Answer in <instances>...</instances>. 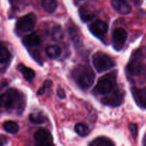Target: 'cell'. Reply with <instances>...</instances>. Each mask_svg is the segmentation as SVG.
Masks as SVG:
<instances>
[{"label": "cell", "mask_w": 146, "mask_h": 146, "mask_svg": "<svg viewBox=\"0 0 146 146\" xmlns=\"http://www.w3.org/2000/svg\"><path fill=\"white\" fill-rule=\"evenodd\" d=\"M24 99L21 93L17 89L11 88L0 96V110H19L24 107Z\"/></svg>", "instance_id": "1"}, {"label": "cell", "mask_w": 146, "mask_h": 146, "mask_svg": "<svg viewBox=\"0 0 146 146\" xmlns=\"http://www.w3.org/2000/svg\"><path fill=\"white\" fill-rule=\"evenodd\" d=\"M72 77L80 88L86 89L94 84L95 74L90 66L80 65L72 71Z\"/></svg>", "instance_id": "2"}, {"label": "cell", "mask_w": 146, "mask_h": 146, "mask_svg": "<svg viewBox=\"0 0 146 146\" xmlns=\"http://www.w3.org/2000/svg\"><path fill=\"white\" fill-rule=\"evenodd\" d=\"M144 54L141 50L135 51L131 56V60L128 64V73L133 76H138L143 72L145 69V62H144Z\"/></svg>", "instance_id": "3"}, {"label": "cell", "mask_w": 146, "mask_h": 146, "mask_svg": "<svg viewBox=\"0 0 146 146\" xmlns=\"http://www.w3.org/2000/svg\"><path fill=\"white\" fill-rule=\"evenodd\" d=\"M93 64L98 73L108 71L115 65L111 57L100 51L96 53L93 56Z\"/></svg>", "instance_id": "4"}, {"label": "cell", "mask_w": 146, "mask_h": 146, "mask_svg": "<svg viewBox=\"0 0 146 146\" xmlns=\"http://www.w3.org/2000/svg\"><path fill=\"white\" fill-rule=\"evenodd\" d=\"M36 16L34 13H29L18 19L17 29L21 32L25 33L31 31L36 24Z\"/></svg>", "instance_id": "5"}, {"label": "cell", "mask_w": 146, "mask_h": 146, "mask_svg": "<svg viewBox=\"0 0 146 146\" xmlns=\"http://www.w3.org/2000/svg\"><path fill=\"white\" fill-rule=\"evenodd\" d=\"M128 38L126 31L122 28H117L113 31L112 34L113 46L116 51L122 49Z\"/></svg>", "instance_id": "6"}, {"label": "cell", "mask_w": 146, "mask_h": 146, "mask_svg": "<svg viewBox=\"0 0 146 146\" xmlns=\"http://www.w3.org/2000/svg\"><path fill=\"white\" fill-rule=\"evenodd\" d=\"M34 139L38 145H53V137L44 128H39L34 134Z\"/></svg>", "instance_id": "7"}, {"label": "cell", "mask_w": 146, "mask_h": 146, "mask_svg": "<svg viewBox=\"0 0 146 146\" xmlns=\"http://www.w3.org/2000/svg\"><path fill=\"white\" fill-rule=\"evenodd\" d=\"M123 100V93L121 91H119V90H116L115 92H113L111 95H108L103 98L101 101H102L104 105L116 107L121 105Z\"/></svg>", "instance_id": "8"}, {"label": "cell", "mask_w": 146, "mask_h": 146, "mask_svg": "<svg viewBox=\"0 0 146 146\" xmlns=\"http://www.w3.org/2000/svg\"><path fill=\"white\" fill-rule=\"evenodd\" d=\"M108 29V24L102 20H96L89 26L90 31L94 36L100 38L104 37L107 34Z\"/></svg>", "instance_id": "9"}, {"label": "cell", "mask_w": 146, "mask_h": 146, "mask_svg": "<svg viewBox=\"0 0 146 146\" xmlns=\"http://www.w3.org/2000/svg\"><path fill=\"white\" fill-rule=\"evenodd\" d=\"M113 86V83L112 80L106 76L98 80L96 86V89L100 94L107 95L112 91Z\"/></svg>", "instance_id": "10"}, {"label": "cell", "mask_w": 146, "mask_h": 146, "mask_svg": "<svg viewBox=\"0 0 146 146\" xmlns=\"http://www.w3.org/2000/svg\"><path fill=\"white\" fill-rule=\"evenodd\" d=\"M111 6L116 12L123 15L130 14L132 10L131 4L126 0H111Z\"/></svg>", "instance_id": "11"}, {"label": "cell", "mask_w": 146, "mask_h": 146, "mask_svg": "<svg viewBox=\"0 0 146 146\" xmlns=\"http://www.w3.org/2000/svg\"><path fill=\"white\" fill-rule=\"evenodd\" d=\"M79 16L83 21L87 22L96 17V12L88 6H82L79 9Z\"/></svg>", "instance_id": "12"}, {"label": "cell", "mask_w": 146, "mask_h": 146, "mask_svg": "<svg viewBox=\"0 0 146 146\" xmlns=\"http://www.w3.org/2000/svg\"><path fill=\"white\" fill-rule=\"evenodd\" d=\"M132 93L135 102L138 106L143 108H145L146 93L145 89H138V88H132Z\"/></svg>", "instance_id": "13"}, {"label": "cell", "mask_w": 146, "mask_h": 146, "mask_svg": "<svg viewBox=\"0 0 146 146\" xmlns=\"http://www.w3.org/2000/svg\"><path fill=\"white\" fill-rule=\"evenodd\" d=\"M23 42L28 46L37 47L41 44V38L36 33L34 32L24 37Z\"/></svg>", "instance_id": "14"}, {"label": "cell", "mask_w": 146, "mask_h": 146, "mask_svg": "<svg viewBox=\"0 0 146 146\" xmlns=\"http://www.w3.org/2000/svg\"><path fill=\"white\" fill-rule=\"evenodd\" d=\"M17 69L19 70L20 73L22 74L23 76L25 78L26 81H29V82H31L35 77V72H34V70L26 66L24 64H19L17 67Z\"/></svg>", "instance_id": "15"}, {"label": "cell", "mask_w": 146, "mask_h": 146, "mask_svg": "<svg viewBox=\"0 0 146 146\" xmlns=\"http://www.w3.org/2000/svg\"><path fill=\"white\" fill-rule=\"evenodd\" d=\"M41 6L47 13L52 14L56 10L58 3L56 0H41Z\"/></svg>", "instance_id": "16"}, {"label": "cell", "mask_w": 146, "mask_h": 146, "mask_svg": "<svg viewBox=\"0 0 146 146\" xmlns=\"http://www.w3.org/2000/svg\"><path fill=\"white\" fill-rule=\"evenodd\" d=\"M46 55L51 59H56L58 58L61 54V50L58 46L51 45L48 46L46 49Z\"/></svg>", "instance_id": "17"}, {"label": "cell", "mask_w": 146, "mask_h": 146, "mask_svg": "<svg viewBox=\"0 0 146 146\" xmlns=\"http://www.w3.org/2000/svg\"><path fill=\"white\" fill-rule=\"evenodd\" d=\"M90 146H112L115 145L112 141L106 137H98L89 143Z\"/></svg>", "instance_id": "18"}, {"label": "cell", "mask_w": 146, "mask_h": 146, "mask_svg": "<svg viewBox=\"0 0 146 146\" xmlns=\"http://www.w3.org/2000/svg\"><path fill=\"white\" fill-rule=\"evenodd\" d=\"M3 128L5 131L11 134H16L19 130V126L18 124L12 121H6L3 125Z\"/></svg>", "instance_id": "19"}, {"label": "cell", "mask_w": 146, "mask_h": 146, "mask_svg": "<svg viewBox=\"0 0 146 146\" xmlns=\"http://www.w3.org/2000/svg\"><path fill=\"white\" fill-rule=\"evenodd\" d=\"M29 118L33 124H36V125L44 123L46 121L45 116L41 113L38 112L31 113L29 116Z\"/></svg>", "instance_id": "20"}, {"label": "cell", "mask_w": 146, "mask_h": 146, "mask_svg": "<svg viewBox=\"0 0 146 146\" xmlns=\"http://www.w3.org/2000/svg\"><path fill=\"white\" fill-rule=\"evenodd\" d=\"M68 34H69L70 37H71L73 42L76 45H78L80 44V37L76 27L74 25H73V24H71L70 26H68Z\"/></svg>", "instance_id": "21"}, {"label": "cell", "mask_w": 146, "mask_h": 146, "mask_svg": "<svg viewBox=\"0 0 146 146\" xmlns=\"http://www.w3.org/2000/svg\"><path fill=\"white\" fill-rule=\"evenodd\" d=\"M51 37L52 39L55 41H59L64 39V32L63 29L60 26L54 27L51 33Z\"/></svg>", "instance_id": "22"}, {"label": "cell", "mask_w": 146, "mask_h": 146, "mask_svg": "<svg viewBox=\"0 0 146 146\" xmlns=\"http://www.w3.org/2000/svg\"><path fill=\"white\" fill-rule=\"evenodd\" d=\"M76 133L78 135H79L81 137H86L88 135L89 133V128L87 126L86 124L82 123H77L75 125V128H74Z\"/></svg>", "instance_id": "23"}, {"label": "cell", "mask_w": 146, "mask_h": 146, "mask_svg": "<svg viewBox=\"0 0 146 146\" xmlns=\"http://www.w3.org/2000/svg\"><path fill=\"white\" fill-rule=\"evenodd\" d=\"M9 56L10 53L9 50L4 46H0V64L7 61Z\"/></svg>", "instance_id": "24"}, {"label": "cell", "mask_w": 146, "mask_h": 146, "mask_svg": "<svg viewBox=\"0 0 146 146\" xmlns=\"http://www.w3.org/2000/svg\"><path fill=\"white\" fill-rule=\"evenodd\" d=\"M51 85H52V81L51 80H46L45 81V82L44 83V85L41 88H39V90L37 92V95L38 96H41L46 92V91L48 89H49L51 88Z\"/></svg>", "instance_id": "25"}, {"label": "cell", "mask_w": 146, "mask_h": 146, "mask_svg": "<svg viewBox=\"0 0 146 146\" xmlns=\"http://www.w3.org/2000/svg\"><path fill=\"white\" fill-rule=\"evenodd\" d=\"M128 128L131 132V135H132L133 138L134 140L136 139L137 136H138V126L135 123H130L128 125Z\"/></svg>", "instance_id": "26"}, {"label": "cell", "mask_w": 146, "mask_h": 146, "mask_svg": "<svg viewBox=\"0 0 146 146\" xmlns=\"http://www.w3.org/2000/svg\"><path fill=\"white\" fill-rule=\"evenodd\" d=\"M57 95L61 99H64L66 98V93L62 88H59L57 90Z\"/></svg>", "instance_id": "27"}, {"label": "cell", "mask_w": 146, "mask_h": 146, "mask_svg": "<svg viewBox=\"0 0 146 146\" xmlns=\"http://www.w3.org/2000/svg\"><path fill=\"white\" fill-rule=\"evenodd\" d=\"M9 1L11 2V4H14L15 2H17V0H9Z\"/></svg>", "instance_id": "28"}, {"label": "cell", "mask_w": 146, "mask_h": 146, "mask_svg": "<svg viewBox=\"0 0 146 146\" xmlns=\"http://www.w3.org/2000/svg\"><path fill=\"white\" fill-rule=\"evenodd\" d=\"M0 145H2V144H1V143H0Z\"/></svg>", "instance_id": "29"}]
</instances>
